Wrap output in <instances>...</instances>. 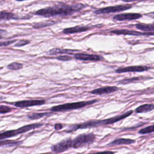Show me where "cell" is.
<instances>
[{
	"instance_id": "obj_1",
	"label": "cell",
	"mask_w": 154,
	"mask_h": 154,
	"mask_svg": "<svg viewBox=\"0 0 154 154\" xmlns=\"http://www.w3.org/2000/svg\"><path fill=\"white\" fill-rule=\"evenodd\" d=\"M86 5L81 4H68L63 2H58L52 6L47 7L37 10L34 14L45 17H51L55 16H67L73 14L82 9L85 8Z\"/></svg>"
},
{
	"instance_id": "obj_2",
	"label": "cell",
	"mask_w": 154,
	"mask_h": 154,
	"mask_svg": "<svg viewBox=\"0 0 154 154\" xmlns=\"http://www.w3.org/2000/svg\"><path fill=\"white\" fill-rule=\"evenodd\" d=\"M97 101H98L97 100L94 99L91 100L80 101V102H72V103H66L64 104L54 106L50 108V111L52 112H62V111L80 109L86 106L92 105Z\"/></svg>"
},
{
	"instance_id": "obj_3",
	"label": "cell",
	"mask_w": 154,
	"mask_h": 154,
	"mask_svg": "<svg viewBox=\"0 0 154 154\" xmlns=\"http://www.w3.org/2000/svg\"><path fill=\"white\" fill-rule=\"evenodd\" d=\"M43 125V124L42 123H32V124L25 125V126H22L17 129L4 131V132L1 133L0 139H1V140H2L5 138L12 137L25 133V132L31 131L32 129H34L40 128V127L42 126Z\"/></svg>"
},
{
	"instance_id": "obj_4",
	"label": "cell",
	"mask_w": 154,
	"mask_h": 154,
	"mask_svg": "<svg viewBox=\"0 0 154 154\" xmlns=\"http://www.w3.org/2000/svg\"><path fill=\"white\" fill-rule=\"evenodd\" d=\"M95 140L96 135L92 132L80 134L72 140V147L74 149L82 147L93 143Z\"/></svg>"
},
{
	"instance_id": "obj_5",
	"label": "cell",
	"mask_w": 154,
	"mask_h": 154,
	"mask_svg": "<svg viewBox=\"0 0 154 154\" xmlns=\"http://www.w3.org/2000/svg\"><path fill=\"white\" fill-rule=\"evenodd\" d=\"M132 7V5L131 4H121L117 5L114 6H108L106 7H103L100 8H98L94 11V13L96 14H108V13H117L125 11L126 10L130 9Z\"/></svg>"
},
{
	"instance_id": "obj_6",
	"label": "cell",
	"mask_w": 154,
	"mask_h": 154,
	"mask_svg": "<svg viewBox=\"0 0 154 154\" xmlns=\"http://www.w3.org/2000/svg\"><path fill=\"white\" fill-rule=\"evenodd\" d=\"M70 147H72V139L67 138L52 145L51 147V149L55 153H61L69 149Z\"/></svg>"
},
{
	"instance_id": "obj_7",
	"label": "cell",
	"mask_w": 154,
	"mask_h": 154,
	"mask_svg": "<svg viewBox=\"0 0 154 154\" xmlns=\"http://www.w3.org/2000/svg\"><path fill=\"white\" fill-rule=\"evenodd\" d=\"M103 25H93V26H88V25H77L73 27L67 28H64L63 30V33L64 34H74V33H79L82 32H85L87 31H89L93 29V28L102 26Z\"/></svg>"
},
{
	"instance_id": "obj_8",
	"label": "cell",
	"mask_w": 154,
	"mask_h": 154,
	"mask_svg": "<svg viewBox=\"0 0 154 154\" xmlns=\"http://www.w3.org/2000/svg\"><path fill=\"white\" fill-rule=\"evenodd\" d=\"M46 103V100L44 99H32V100H23L14 102L13 104L18 108H27L34 106L42 105Z\"/></svg>"
},
{
	"instance_id": "obj_9",
	"label": "cell",
	"mask_w": 154,
	"mask_h": 154,
	"mask_svg": "<svg viewBox=\"0 0 154 154\" xmlns=\"http://www.w3.org/2000/svg\"><path fill=\"white\" fill-rule=\"evenodd\" d=\"M133 113V110H130L128 111L121 115H118L116 116H114L111 118H108L104 120H99V126H102V125H111L117 122H119L121 120H123L125 119L126 117L129 116Z\"/></svg>"
},
{
	"instance_id": "obj_10",
	"label": "cell",
	"mask_w": 154,
	"mask_h": 154,
	"mask_svg": "<svg viewBox=\"0 0 154 154\" xmlns=\"http://www.w3.org/2000/svg\"><path fill=\"white\" fill-rule=\"evenodd\" d=\"M151 67L147 66H131L125 67H120L116 70L117 73H126V72H142L149 70Z\"/></svg>"
},
{
	"instance_id": "obj_11",
	"label": "cell",
	"mask_w": 154,
	"mask_h": 154,
	"mask_svg": "<svg viewBox=\"0 0 154 154\" xmlns=\"http://www.w3.org/2000/svg\"><path fill=\"white\" fill-rule=\"evenodd\" d=\"M73 57L78 60L99 61L104 60L102 56L95 54H88L84 53H76L73 54Z\"/></svg>"
},
{
	"instance_id": "obj_12",
	"label": "cell",
	"mask_w": 154,
	"mask_h": 154,
	"mask_svg": "<svg viewBox=\"0 0 154 154\" xmlns=\"http://www.w3.org/2000/svg\"><path fill=\"white\" fill-rule=\"evenodd\" d=\"M142 14L140 13H120L116 14L113 16V19L117 21H124V20H134L140 19L142 17Z\"/></svg>"
},
{
	"instance_id": "obj_13",
	"label": "cell",
	"mask_w": 154,
	"mask_h": 154,
	"mask_svg": "<svg viewBox=\"0 0 154 154\" xmlns=\"http://www.w3.org/2000/svg\"><path fill=\"white\" fill-rule=\"evenodd\" d=\"M111 32L117 35H135V36H140V35H154V32H141L134 30H129L126 29H114L111 31Z\"/></svg>"
},
{
	"instance_id": "obj_14",
	"label": "cell",
	"mask_w": 154,
	"mask_h": 154,
	"mask_svg": "<svg viewBox=\"0 0 154 154\" xmlns=\"http://www.w3.org/2000/svg\"><path fill=\"white\" fill-rule=\"evenodd\" d=\"M120 88L116 86H105L102 87L94 90H93L90 91L91 94H97V95H101V94H108L112 93H114Z\"/></svg>"
},
{
	"instance_id": "obj_15",
	"label": "cell",
	"mask_w": 154,
	"mask_h": 154,
	"mask_svg": "<svg viewBox=\"0 0 154 154\" xmlns=\"http://www.w3.org/2000/svg\"><path fill=\"white\" fill-rule=\"evenodd\" d=\"M0 14H1V16H0L1 20H19V19L26 20L32 17L31 16L19 17L11 12H8L6 11H1Z\"/></svg>"
},
{
	"instance_id": "obj_16",
	"label": "cell",
	"mask_w": 154,
	"mask_h": 154,
	"mask_svg": "<svg viewBox=\"0 0 154 154\" xmlns=\"http://www.w3.org/2000/svg\"><path fill=\"white\" fill-rule=\"evenodd\" d=\"M154 110V103H145L137 107L135 109L136 113H145Z\"/></svg>"
},
{
	"instance_id": "obj_17",
	"label": "cell",
	"mask_w": 154,
	"mask_h": 154,
	"mask_svg": "<svg viewBox=\"0 0 154 154\" xmlns=\"http://www.w3.org/2000/svg\"><path fill=\"white\" fill-rule=\"evenodd\" d=\"M135 142V140L130 138H117L109 143L108 146H115V145H122V144H131Z\"/></svg>"
},
{
	"instance_id": "obj_18",
	"label": "cell",
	"mask_w": 154,
	"mask_h": 154,
	"mask_svg": "<svg viewBox=\"0 0 154 154\" xmlns=\"http://www.w3.org/2000/svg\"><path fill=\"white\" fill-rule=\"evenodd\" d=\"M76 50H72V49H60V48H53L49 51L48 54L49 55H57V54H72L74 52H76Z\"/></svg>"
},
{
	"instance_id": "obj_19",
	"label": "cell",
	"mask_w": 154,
	"mask_h": 154,
	"mask_svg": "<svg viewBox=\"0 0 154 154\" xmlns=\"http://www.w3.org/2000/svg\"><path fill=\"white\" fill-rule=\"evenodd\" d=\"M135 26L137 29H138L144 32H154V23L152 24L137 23L135 25Z\"/></svg>"
},
{
	"instance_id": "obj_20",
	"label": "cell",
	"mask_w": 154,
	"mask_h": 154,
	"mask_svg": "<svg viewBox=\"0 0 154 154\" xmlns=\"http://www.w3.org/2000/svg\"><path fill=\"white\" fill-rule=\"evenodd\" d=\"M52 114V112H32L27 115V117L30 120H37L45 117L50 116Z\"/></svg>"
},
{
	"instance_id": "obj_21",
	"label": "cell",
	"mask_w": 154,
	"mask_h": 154,
	"mask_svg": "<svg viewBox=\"0 0 154 154\" xmlns=\"http://www.w3.org/2000/svg\"><path fill=\"white\" fill-rule=\"evenodd\" d=\"M23 143L22 141H14V140H1L0 146L1 147H16L18 146Z\"/></svg>"
},
{
	"instance_id": "obj_22",
	"label": "cell",
	"mask_w": 154,
	"mask_h": 154,
	"mask_svg": "<svg viewBox=\"0 0 154 154\" xmlns=\"http://www.w3.org/2000/svg\"><path fill=\"white\" fill-rule=\"evenodd\" d=\"M57 21H53V20H47L44 22H40L38 23H35L32 25V28L34 29H40L43 28H46L48 26H52L53 25H55L57 23Z\"/></svg>"
},
{
	"instance_id": "obj_23",
	"label": "cell",
	"mask_w": 154,
	"mask_h": 154,
	"mask_svg": "<svg viewBox=\"0 0 154 154\" xmlns=\"http://www.w3.org/2000/svg\"><path fill=\"white\" fill-rule=\"evenodd\" d=\"M141 78H143V77H132V78H127V79H122L119 81H118V83L119 84H129V83H131V82H136V81H138L139 80H140Z\"/></svg>"
},
{
	"instance_id": "obj_24",
	"label": "cell",
	"mask_w": 154,
	"mask_h": 154,
	"mask_svg": "<svg viewBox=\"0 0 154 154\" xmlns=\"http://www.w3.org/2000/svg\"><path fill=\"white\" fill-rule=\"evenodd\" d=\"M22 67H23V64L21 63H17V62L11 63L7 66V68L8 69L12 70H17L22 69Z\"/></svg>"
},
{
	"instance_id": "obj_25",
	"label": "cell",
	"mask_w": 154,
	"mask_h": 154,
	"mask_svg": "<svg viewBox=\"0 0 154 154\" xmlns=\"http://www.w3.org/2000/svg\"><path fill=\"white\" fill-rule=\"evenodd\" d=\"M154 132V125L148 126L146 128L141 129L139 131L138 133L140 134H149Z\"/></svg>"
},
{
	"instance_id": "obj_26",
	"label": "cell",
	"mask_w": 154,
	"mask_h": 154,
	"mask_svg": "<svg viewBox=\"0 0 154 154\" xmlns=\"http://www.w3.org/2000/svg\"><path fill=\"white\" fill-rule=\"evenodd\" d=\"M13 108L12 107L7 106V105H1L0 106V113L1 114H5L11 112Z\"/></svg>"
},
{
	"instance_id": "obj_27",
	"label": "cell",
	"mask_w": 154,
	"mask_h": 154,
	"mask_svg": "<svg viewBox=\"0 0 154 154\" xmlns=\"http://www.w3.org/2000/svg\"><path fill=\"white\" fill-rule=\"evenodd\" d=\"M29 43H30V40L22 39V40H20L17 43H16L14 45V46L15 47H21V46H25V45L29 44Z\"/></svg>"
},
{
	"instance_id": "obj_28",
	"label": "cell",
	"mask_w": 154,
	"mask_h": 154,
	"mask_svg": "<svg viewBox=\"0 0 154 154\" xmlns=\"http://www.w3.org/2000/svg\"><path fill=\"white\" fill-rule=\"evenodd\" d=\"M54 58L60 60V61H70L72 60V57L69 55H60L58 57H55Z\"/></svg>"
},
{
	"instance_id": "obj_29",
	"label": "cell",
	"mask_w": 154,
	"mask_h": 154,
	"mask_svg": "<svg viewBox=\"0 0 154 154\" xmlns=\"http://www.w3.org/2000/svg\"><path fill=\"white\" fill-rule=\"evenodd\" d=\"M17 41V40H8V41H5V42H1V47L3 46H7L10 45H11L14 43H15Z\"/></svg>"
},
{
	"instance_id": "obj_30",
	"label": "cell",
	"mask_w": 154,
	"mask_h": 154,
	"mask_svg": "<svg viewBox=\"0 0 154 154\" xmlns=\"http://www.w3.org/2000/svg\"><path fill=\"white\" fill-rule=\"evenodd\" d=\"M115 152L114 151H102V152H97L94 153H89L87 154H114Z\"/></svg>"
},
{
	"instance_id": "obj_31",
	"label": "cell",
	"mask_w": 154,
	"mask_h": 154,
	"mask_svg": "<svg viewBox=\"0 0 154 154\" xmlns=\"http://www.w3.org/2000/svg\"><path fill=\"white\" fill-rule=\"evenodd\" d=\"M63 125L62 123H57L54 125V129L57 131H59L61 130V129H63Z\"/></svg>"
},
{
	"instance_id": "obj_32",
	"label": "cell",
	"mask_w": 154,
	"mask_h": 154,
	"mask_svg": "<svg viewBox=\"0 0 154 154\" xmlns=\"http://www.w3.org/2000/svg\"><path fill=\"white\" fill-rule=\"evenodd\" d=\"M122 1L125 2H130L137 1H148V0H122Z\"/></svg>"
},
{
	"instance_id": "obj_33",
	"label": "cell",
	"mask_w": 154,
	"mask_h": 154,
	"mask_svg": "<svg viewBox=\"0 0 154 154\" xmlns=\"http://www.w3.org/2000/svg\"><path fill=\"white\" fill-rule=\"evenodd\" d=\"M16 1H26V0H16Z\"/></svg>"
},
{
	"instance_id": "obj_34",
	"label": "cell",
	"mask_w": 154,
	"mask_h": 154,
	"mask_svg": "<svg viewBox=\"0 0 154 154\" xmlns=\"http://www.w3.org/2000/svg\"><path fill=\"white\" fill-rule=\"evenodd\" d=\"M152 14H154V12H153V13H152Z\"/></svg>"
},
{
	"instance_id": "obj_35",
	"label": "cell",
	"mask_w": 154,
	"mask_h": 154,
	"mask_svg": "<svg viewBox=\"0 0 154 154\" xmlns=\"http://www.w3.org/2000/svg\"><path fill=\"white\" fill-rule=\"evenodd\" d=\"M153 23H154V22H153Z\"/></svg>"
}]
</instances>
